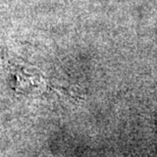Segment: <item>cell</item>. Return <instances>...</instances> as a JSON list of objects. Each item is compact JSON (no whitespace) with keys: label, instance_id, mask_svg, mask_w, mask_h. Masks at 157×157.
Listing matches in <instances>:
<instances>
[{"label":"cell","instance_id":"1","mask_svg":"<svg viewBox=\"0 0 157 157\" xmlns=\"http://www.w3.org/2000/svg\"><path fill=\"white\" fill-rule=\"evenodd\" d=\"M10 63V62H9ZM6 64V71H10L14 80L13 89L18 93L40 94L43 90V77L42 75L33 73V70L28 71L26 67H20L17 64Z\"/></svg>","mask_w":157,"mask_h":157}]
</instances>
